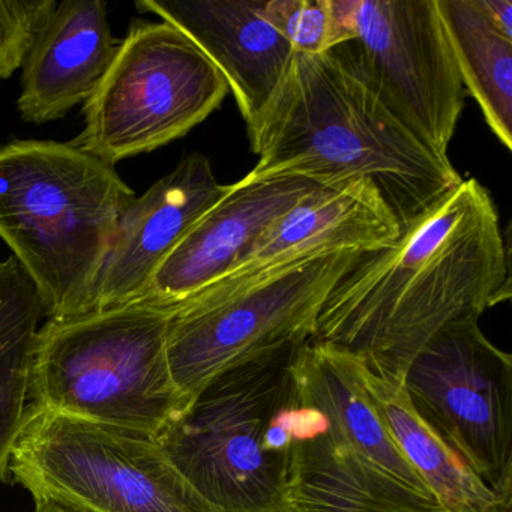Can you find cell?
Instances as JSON below:
<instances>
[{
    "mask_svg": "<svg viewBox=\"0 0 512 512\" xmlns=\"http://www.w3.org/2000/svg\"><path fill=\"white\" fill-rule=\"evenodd\" d=\"M227 191L229 185L218 182L211 161L191 154L136 197L122 215L98 275L91 311L142 299L161 263Z\"/></svg>",
    "mask_w": 512,
    "mask_h": 512,
    "instance_id": "7c38bea8",
    "label": "cell"
},
{
    "mask_svg": "<svg viewBox=\"0 0 512 512\" xmlns=\"http://www.w3.org/2000/svg\"><path fill=\"white\" fill-rule=\"evenodd\" d=\"M136 197L115 167L73 143L0 146V239L37 287L47 320L91 313L98 275Z\"/></svg>",
    "mask_w": 512,
    "mask_h": 512,
    "instance_id": "277c9868",
    "label": "cell"
},
{
    "mask_svg": "<svg viewBox=\"0 0 512 512\" xmlns=\"http://www.w3.org/2000/svg\"><path fill=\"white\" fill-rule=\"evenodd\" d=\"M121 41L110 28L104 0L58 2L23 65L17 100L22 119L43 125L65 118L97 91Z\"/></svg>",
    "mask_w": 512,
    "mask_h": 512,
    "instance_id": "2e32d148",
    "label": "cell"
},
{
    "mask_svg": "<svg viewBox=\"0 0 512 512\" xmlns=\"http://www.w3.org/2000/svg\"><path fill=\"white\" fill-rule=\"evenodd\" d=\"M293 350L218 377L157 439L215 512H287V455L269 430L289 400Z\"/></svg>",
    "mask_w": 512,
    "mask_h": 512,
    "instance_id": "52a82bcc",
    "label": "cell"
},
{
    "mask_svg": "<svg viewBox=\"0 0 512 512\" xmlns=\"http://www.w3.org/2000/svg\"><path fill=\"white\" fill-rule=\"evenodd\" d=\"M365 388L401 454L445 512H511L416 415L400 383L364 365Z\"/></svg>",
    "mask_w": 512,
    "mask_h": 512,
    "instance_id": "e0dca14e",
    "label": "cell"
},
{
    "mask_svg": "<svg viewBox=\"0 0 512 512\" xmlns=\"http://www.w3.org/2000/svg\"><path fill=\"white\" fill-rule=\"evenodd\" d=\"M364 362L311 340L289 362L287 512H445L392 439Z\"/></svg>",
    "mask_w": 512,
    "mask_h": 512,
    "instance_id": "3957f363",
    "label": "cell"
},
{
    "mask_svg": "<svg viewBox=\"0 0 512 512\" xmlns=\"http://www.w3.org/2000/svg\"><path fill=\"white\" fill-rule=\"evenodd\" d=\"M184 32L217 65L250 127L283 82L293 52L262 17L263 0H137Z\"/></svg>",
    "mask_w": 512,
    "mask_h": 512,
    "instance_id": "9a60e30c",
    "label": "cell"
},
{
    "mask_svg": "<svg viewBox=\"0 0 512 512\" xmlns=\"http://www.w3.org/2000/svg\"><path fill=\"white\" fill-rule=\"evenodd\" d=\"M34 512H76L64 506L55 505V503H35Z\"/></svg>",
    "mask_w": 512,
    "mask_h": 512,
    "instance_id": "603a6c76",
    "label": "cell"
},
{
    "mask_svg": "<svg viewBox=\"0 0 512 512\" xmlns=\"http://www.w3.org/2000/svg\"><path fill=\"white\" fill-rule=\"evenodd\" d=\"M44 316L37 287L14 259L0 262V481L29 409L35 341Z\"/></svg>",
    "mask_w": 512,
    "mask_h": 512,
    "instance_id": "d6986e66",
    "label": "cell"
},
{
    "mask_svg": "<svg viewBox=\"0 0 512 512\" xmlns=\"http://www.w3.org/2000/svg\"><path fill=\"white\" fill-rule=\"evenodd\" d=\"M509 299V250L496 203L478 179H461L391 247L365 254L341 278L320 311L314 340L401 383L440 329L479 319Z\"/></svg>",
    "mask_w": 512,
    "mask_h": 512,
    "instance_id": "6da1fadb",
    "label": "cell"
},
{
    "mask_svg": "<svg viewBox=\"0 0 512 512\" xmlns=\"http://www.w3.org/2000/svg\"><path fill=\"white\" fill-rule=\"evenodd\" d=\"M364 256L310 257L178 302L167 329V358L179 391L191 403L223 374L313 340L329 293Z\"/></svg>",
    "mask_w": 512,
    "mask_h": 512,
    "instance_id": "8992f818",
    "label": "cell"
},
{
    "mask_svg": "<svg viewBox=\"0 0 512 512\" xmlns=\"http://www.w3.org/2000/svg\"><path fill=\"white\" fill-rule=\"evenodd\" d=\"M461 82L500 145L512 149V40L479 0H436Z\"/></svg>",
    "mask_w": 512,
    "mask_h": 512,
    "instance_id": "ac0fdd59",
    "label": "cell"
},
{
    "mask_svg": "<svg viewBox=\"0 0 512 512\" xmlns=\"http://www.w3.org/2000/svg\"><path fill=\"white\" fill-rule=\"evenodd\" d=\"M247 131L259 160L244 181L367 179L401 230L463 179L449 157L434 152L389 112L337 50L295 53L274 97Z\"/></svg>",
    "mask_w": 512,
    "mask_h": 512,
    "instance_id": "7a4b0ae2",
    "label": "cell"
},
{
    "mask_svg": "<svg viewBox=\"0 0 512 512\" xmlns=\"http://www.w3.org/2000/svg\"><path fill=\"white\" fill-rule=\"evenodd\" d=\"M400 233V223L373 182L352 179L322 185L275 220L215 284L241 283L325 254L374 253L391 247Z\"/></svg>",
    "mask_w": 512,
    "mask_h": 512,
    "instance_id": "4fadbf2b",
    "label": "cell"
},
{
    "mask_svg": "<svg viewBox=\"0 0 512 512\" xmlns=\"http://www.w3.org/2000/svg\"><path fill=\"white\" fill-rule=\"evenodd\" d=\"M482 10L494 26L505 37L512 40V2L511 0H479Z\"/></svg>",
    "mask_w": 512,
    "mask_h": 512,
    "instance_id": "7402d4cb",
    "label": "cell"
},
{
    "mask_svg": "<svg viewBox=\"0 0 512 512\" xmlns=\"http://www.w3.org/2000/svg\"><path fill=\"white\" fill-rule=\"evenodd\" d=\"M421 421L503 502H512V358L467 317L440 329L401 380Z\"/></svg>",
    "mask_w": 512,
    "mask_h": 512,
    "instance_id": "30bf717a",
    "label": "cell"
},
{
    "mask_svg": "<svg viewBox=\"0 0 512 512\" xmlns=\"http://www.w3.org/2000/svg\"><path fill=\"white\" fill-rule=\"evenodd\" d=\"M262 17L299 55H323L352 41L337 0H263Z\"/></svg>",
    "mask_w": 512,
    "mask_h": 512,
    "instance_id": "ffe728a7",
    "label": "cell"
},
{
    "mask_svg": "<svg viewBox=\"0 0 512 512\" xmlns=\"http://www.w3.org/2000/svg\"><path fill=\"white\" fill-rule=\"evenodd\" d=\"M352 41L338 53L434 152L448 149L464 86L436 0H338Z\"/></svg>",
    "mask_w": 512,
    "mask_h": 512,
    "instance_id": "8fae6325",
    "label": "cell"
},
{
    "mask_svg": "<svg viewBox=\"0 0 512 512\" xmlns=\"http://www.w3.org/2000/svg\"><path fill=\"white\" fill-rule=\"evenodd\" d=\"M175 305L142 298L47 320L35 341L29 404L158 439L190 404L167 358Z\"/></svg>",
    "mask_w": 512,
    "mask_h": 512,
    "instance_id": "5b68a950",
    "label": "cell"
},
{
    "mask_svg": "<svg viewBox=\"0 0 512 512\" xmlns=\"http://www.w3.org/2000/svg\"><path fill=\"white\" fill-rule=\"evenodd\" d=\"M322 185L304 176L229 185L161 263L143 298L178 304L218 283L275 220Z\"/></svg>",
    "mask_w": 512,
    "mask_h": 512,
    "instance_id": "5bb4252c",
    "label": "cell"
},
{
    "mask_svg": "<svg viewBox=\"0 0 512 512\" xmlns=\"http://www.w3.org/2000/svg\"><path fill=\"white\" fill-rule=\"evenodd\" d=\"M227 94L217 65L184 32L133 20L112 67L83 104L85 128L73 145L115 167L187 136Z\"/></svg>",
    "mask_w": 512,
    "mask_h": 512,
    "instance_id": "9c48e42d",
    "label": "cell"
},
{
    "mask_svg": "<svg viewBox=\"0 0 512 512\" xmlns=\"http://www.w3.org/2000/svg\"><path fill=\"white\" fill-rule=\"evenodd\" d=\"M10 472L35 503L76 512H215L155 437L32 404Z\"/></svg>",
    "mask_w": 512,
    "mask_h": 512,
    "instance_id": "ba28073f",
    "label": "cell"
},
{
    "mask_svg": "<svg viewBox=\"0 0 512 512\" xmlns=\"http://www.w3.org/2000/svg\"><path fill=\"white\" fill-rule=\"evenodd\" d=\"M56 0H0V82L23 68Z\"/></svg>",
    "mask_w": 512,
    "mask_h": 512,
    "instance_id": "44dd1931",
    "label": "cell"
}]
</instances>
